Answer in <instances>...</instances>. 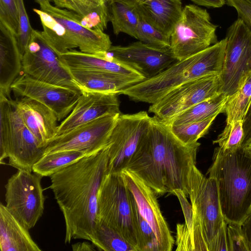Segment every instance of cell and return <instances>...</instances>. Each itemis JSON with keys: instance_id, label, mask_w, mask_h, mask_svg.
<instances>
[{"instance_id": "cell-22", "label": "cell", "mask_w": 251, "mask_h": 251, "mask_svg": "<svg viewBox=\"0 0 251 251\" xmlns=\"http://www.w3.org/2000/svg\"><path fill=\"white\" fill-rule=\"evenodd\" d=\"M67 68L82 92L119 95L122 90L141 81L135 78L113 73Z\"/></svg>"}, {"instance_id": "cell-20", "label": "cell", "mask_w": 251, "mask_h": 251, "mask_svg": "<svg viewBox=\"0 0 251 251\" xmlns=\"http://www.w3.org/2000/svg\"><path fill=\"white\" fill-rule=\"evenodd\" d=\"M14 101L23 121L45 148L56 135L59 125L57 115L44 104L31 98L18 97Z\"/></svg>"}, {"instance_id": "cell-23", "label": "cell", "mask_w": 251, "mask_h": 251, "mask_svg": "<svg viewBox=\"0 0 251 251\" xmlns=\"http://www.w3.org/2000/svg\"><path fill=\"white\" fill-rule=\"evenodd\" d=\"M59 57L63 64L70 68L110 72L141 81L146 80L137 71L102 53L90 54L72 49L59 54Z\"/></svg>"}, {"instance_id": "cell-24", "label": "cell", "mask_w": 251, "mask_h": 251, "mask_svg": "<svg viewBox=\"0 0 251 251\" xmlns=\"http://www.w3.org/2000/svg\"><path fill=\"white\" fill-rule=\"evenodd\" d=\"M140 14L150 24L170 37L183 10L181 0H135Z\"/></svg>"}, {"instance_id": "cell-10", "label": "cell", "mask_w": 251, "mask_h": 251, "mask_svg": "<svg viewBox=\"0 0 251 251\" xmlns=\"http://www.w3.org/2000/svg\"><path fill=\"white\" fill-rule=\"evenodd\" d=\"M151 123V117L146 111L118 116L106 146L108 173H121L126 169Z\"/></svg>"}, {"instance_id": "cell-1", "label": "cell", "mask_w": 251, "mask_h": 251, "mask_svg": "<svg viewBox=\"0 0 251 251\" xmlns=\"http://www.w3.org/2000/svg\"><path fill=\"white\" fill-rule=\"evenodd\" d=\"M108 161L106 147L50 176V188L64 218L65 244L82 239L94 244L98 193L108 173Z\"/></svg>"}, {"instance_id": "cell-37", "label": "cell", "mask_w": 251, "mask_h": 251, "mask_svg": "<svg viewBox=\"0 0 251 251\" xmlns=\"http://www.w3.org/2000/svg\"><path fill=\"white\" fill-rule=\"evenodd\" d=\"M135 212L141 237V251H159L155 234L149 224L140 214L137 203Z\"/></svg>"}, {"instance_id": "cell-31", "label": "cell", "mask_w": 251, "mask_h": 251, "mask_svg": "<svg viewBox=\"0 0 251 251\" xmlns=\"http://www.w3.org/2000/svg\"><path fill=\"white\" fill-rule=\"evenodd\" d=\"M86 155H88L78 151L49 153L43 155L35 163L32 171L42 177L50 176Z\"/></svg>"}, {"instance_id": "cell-41", "label": "cell", "mask_w": 251, "mask_h": 251, "mask_svg": "<svg viewBox=\"0 0 251 251\" xmlns=\"http://www.w3.org/2000/svg\"><path fill=\"white\" fill-rule=\"evenodd\" d=\"M226 2L236 10L238 18L251 30V0H226Z\"/></svg>"}, {"instance_id": "cell-42", "label": "cell", "mask_w": 251, "mask_h": 251, "mask_svg": "<svg viewBox=\"0 0 251 251\" xmlns=\"http://www.w3.org/2000/svg\"><path fill=\"white\" fill-rule=\"evenodd\" d=\"M244 138L242 147L251 139V102L243 121Z\"/></svg>"}, {"instance_id": "cell-32", "label": "cell", "mask_w": 251, "mask_h": 251, "mask_svg": "<svg viewBox=\"0 0 251 251\" xmlns=\"http://www.w3.org/2000/svg\"><path fill=\"white\" fill-rule=\"evenodd\" d=\"M94 246L104 251H136L135 249L114 228L98 220Z\"/></svg>"}, {"instance_id": "cell-35", "label": "cell", "mask_w": 251, "mask_h": 251, "mask_svg": "<svg viewBox=\"0 0 251 251\" xmlns=\"http://www.w3.org/2000/svg\"><path fill=\"white\" fill-rule=\"evenodd\" d=\"M136 36L139 41L148 44L161 47L170 46V37L148 22L140 13Z\"/></svg>"}, {"instance_id": "cell-46", "label": "cell", "mask_w": 251, "mask_h": 251, "mask_svg": "<svg viewBox=\"0 0 251 251\" xmlns=\"http://www.w3.org/2000/svg\"><path fill=\"white\" fill-rule=\"evenodd\" d=\"M56 7L63 8L66 7V0H51Z\"/></svg>"}, {"instance_id": "cell-38", "label": "cell", "mask_w": 251, "mask_h": 251, "mask_svg": "<svg viewBox=\"0 0 251 251\" xmlns=\"http://www.w3.org/2000/svg\"><path fill=\"white\" fill-rule=\"evenodd\" d=\"M0 21L4 22L17 35L19 25L17 0H0Z\"/></svg>"}, {"instance_id": "cell-50", "label": "cell", "mask_w": 251, "mask_h": 251, "mask_svg": "<svg viewBox=\"0 0 251 251\" xmlns=\"http://www.w3.org/2000/svg\"><path fill=\"white\" fill-rule=\"evenodd\" d=\"M110 0H106V1L107 2V1H110Z\"/></svg>"}, {"instance_id": "cell-48", "label": "cell", "mask_w": 251, "mask_h": 251, "mask_svg": "<svg viewBox=\"0 0 251 251\" xmlns=\"http://www.w3.org/2000/svg\"><path fill=\"white\" fill-rule=\"evenodd\" d=\"M242 147L248 150L251 153V139L244 144Z\"/></svg>"}, {"instance_id": "cell-25", "label": "cell", "mask_w": 251, "mask_h": 251, "mask_svg": "<svg viewBox=\"0 0 251 251\" xmlns=\"http://www.w3.org/2000/svg\"><path fill=\"white\" fill-rule=\"evenodd\" d=\"M0 247L1 251H41L25 227L0 204Z\"/></svg>"}, {"instance_id": "cell-14", "label": "cell", "mask_w": 251, "mask_h": 251, "mask_svg": "<svg viewBox=\"0 0 251 251\" xmlns=\"http://www.w3.org/2000/svg\"><path fill=\"white\" fill-rule=\"evenodd\" d=\"M119 114H108L53 137L44 154L78 151L90 155L106 148Z\"/></svg>"}, {"instance_id": "cell-29", "label": "cell", "mask_w": 251, "mask_h": 251, "mask_svg": "<svg viewBox=\"0 0 251 251\" xmlns=\"http://www.w3.org/2000/svg\"><path fill=\"white\" fill-rule=\"evenodd\" d=\"M228 97L223 93L199 102L165 122L178 125L202 121L223 112Z\"/></svg>"}, {"instance_id": "cell-9", "label": "cell", "mask_w": 251, "mask_h": 251, "mask_svg": "<svg viewBox=\"0 0 251 251\" xmlns=\"http://www.w3.org/2000/svg\"><path fill=\"white\" fill-rule=\"evenodd\" d=\"M42 177L34 173L18 170L5 185L6 209L28 230L36 225L44 213L46 198Z\"/></svg>"}, {"instance_id": "cell-36", "label": "cell", "mask_w": 251, "mask_h": 251, "mask_svg": "<svg viewBox=\"0 0 251 251\" xmlns=\"http://www.w3.org/2000/svg\"><path fill=\"white\" fill-rule=\"evenodd\" d=\"M19 11V25L16 35L18 45L23 56L31 38L33 28L25 6L24 0H17Z\"/></svg>"}, {"instance_id": "cell-18", "label": "cell", "mask_w": 251, "mask_h": 251, "mask_svg": "<svg viewBox=\"0 0 251 251\" xmlns=\"http://www.w3.org/2000/svg\"><path fill=\"white\" fill-rule=\"evenodd\" d=\"M39 5L41 10L53 17L66 29L80 51L98 54L107 51L111 47L108 35L84 26L80 23V17L76 13L54 6L50 1Z\"/></svg>"}, {"instance_id": "cell-45", "label": "cell", "mask_w": 251, "mask_h": 251, "mask_svg": "<svg viewBox=\"0 0 251 251\" xmlns=\"http://www.w3.org/2000/svg\"><path fill=\"white\" fill-rule=\"evenodd\" d=\"M72 249L75 251H95L96 247L93 243L86 242H79L72 245Z\"/></svg>"}, {"instance_id": "cell-40", "label": "cell", "mask_w": 251, "mask_h": 251, "mask_svg": "<svg viewBox=\"0 0 251 251\" xmlns=\"http://www.w3.org/2000/svg\"><path fill=\"white\" fill-rule=\"evenodd\" d=\"M227 229L230 251H250L241 225L228 224Z\"/></svg>"}, {"instance_id": "cell-15", "label": "cell", "mask_w": 251, "mask_h": 251, "mask_svg": "<svg viewBox=\"0 0 251 251\" xmlns=\"http://www.w3.org/2000/svg\"><path fill=\"white\" fill-rule=\"evenodd\" d=\"M18 97H27L44 104L62 121L71 113L82 92L34 79L23 72L11 86Z\"/></svg>"}, {"instance_id": "cell-34", "label": "cell", "mask_w": 251, "mask_h": 251, "mask_svg": "<svg viewBox=\"0 0 251 251\" xmlns=\"http://www.w3.org/2000/svg\"><path fill=\"white\" fill-rule=\"evenodd\" d=\"M244 138L243 121H237L232 124H226L213 144H218L224 151H233L242 147Z\"/></svg>"}, {"instance_id": "cell-4", "label": "cell", "mask_w": 251, "mask_h": 251, "mask_svg": "<svg viewBox=\"0 0 251 251\" xmlns=\"http://www.w3.org/2000/svg\"><path fill=\"white\" fill-rule=\"evenodd\" d=\"M226 39L181 60L150 79L135 84L120 94L131 100L153 104L176 87L192 79L218 74L222 70Z\"/></svg>"}, {"instance_id": "cell-39", "label": "cell", "mask_w": 251, "mask_h": 251, "mask_svg": "<svg viewBox=\"0 0 251 251\" xmlns=\"http://www.w3.org/2000/svg\"><path fill=\"white\" fill-rule=\"evenodd\" d=\"M178 198L181 205L185 219V225L187 228L189 238L190 251H192V240L194 226L193 211L191 204L187 200V196L180 190H176L174 192Z\"/></svg>"}, {"instance_id": "cell-33", "label": "cell", "mask_w": 251, "mask_h": 251, "mask_svg": "<svg viewBox=\"0 0 251 251\" xmlns=\"http://www.w3.org/2000/svg\"><path fill=\"white\" fill-rule=\"evenodd\" d=\"M217 116L191 123L178 125H168L172 133L182 143L189 145L198 142L206 135ZM167 124V123H166Z\"/></svg>"}, {"instance_id": "cell-47", "label": "cell", "mask_w": 251, "mask_h": 251, "mask_svg": "<svg viewBox=\"0 0 251 251\" xmlns=\"http://www.w3.org/2000/svg\"><path fill=\"white\" fill-rule=\"evenodd\" d=\"M96 5H100L107 3L106 0H84Z\"/></svg>"}, {"instance_id": "cell-16", "label": "cell", "mask_w": 251, "mask_h": 251, "mask_svg": "<svg viewBox=\"0 0 251 251\" xmlns=\"http://www.w3.org/2000/svg\"><path fill=\"white\" fill-rule=\"evenodd\" d=\"M105 56L133 69L146 79L159 74L177 61L170 48L137 41L127 46H111Z\"/></svg>"}, {"instance_id": "cell-26", "label": "cell", "mask_w": 251, "mask_h": 251, "mask_svg": "<svg viewBox=\"0 0 251 251\" xmlns=\"http://www.w3.org/2000/svg\"><path fill=\"white\" fill-rule=\"evenodd\" d=\"M107 4L114 33H125L136 39L139 13L135 0H111Z\"/></svg>"}, {"instance_id": "cell-7", "label": "cell", "mask_w": 251, "mask_h": 251, "mask_svg": "<svg viewBox=\"0 0 251 251\" xmlns=\"http://www.w3.org/2000/svg\"><path fill=\"white\" fill-rule=\"evenodd\" d=\"M135 198L121 173H107L98 198V220L116 229L136 250L141 251V237L136 222Z\"/></svg>"}, {"instance_id": "cell-43", "label": "cell", "mask_w": 251, "mask_h": 251, "mask_svg": "<svg viewBox=\"0 0 251 251\" xmlns=\"http://www.w3.org/2000/svg\"><path fill=\"white\" fill-rule=\"evenodd\" d=\"M241 227L250 251H251V212L243 222Z\"/></svg>"}, {"instance_id": "cell-30", "label": "cell", "mask_w": 251, "mask_h": 251, "mask_svg": "<svg viewBox=\"0 0 251 251\" xmlns=\"http://www.w3.org/2000/svg\"><path fill=\"white\" fill-rule=\"evenodd\" d=\"M251 102V73L245 78L238 90L228 97L223 112L226 124L243 121Z\"/></svg>"}, {"instance_id": "cell-8", "label": "cell", "mask_w": 251, "mask_h": 251, "mask_svg": "<svg viewBox=\"0 0 251 251\" xmlns=\"http://www.w3.org/2000/svg\"><path fill=\"white\" fill-rule=\"evenodd\" d=\"M217 28L206 9L185 5L170 36V49L175 57L182 60L217 43Z\"/></svg>"}, {"instance_id": "cell-13", "label": "cell", "mask_w": 251, "mask_h": 251, "mask_svg": "<svg viewBox=\"0 0 251 251\" xmlns=\"http://www.w3.org/2000/svg\"><path fill=\"white\" fill-rule=\"evenodd\" d=\"M220 75H211L188 81L172 90L149 107V112L164 122L193 105L220 93Z\"/></svg>"}, {"instance_id": "cell-6", "label": "cell", "mask_w": 251, "mask_h": 251, "mask_svg": "<svg viewBox=\"0 0 251 251\" xmlns=\"http://www.w3.org/2000/svg\"><path fill=\"white\" fill-rule=\"evenodd\" d=\"M42 147L19 115L14 100L0 94V163L31 172L43 155Z\"/></svg>"}, {"instance_id": "cell-5", "label": "cell", "mask_w": 251, "mask_h": 251, "mask_svg": "<svg viewBox=\"0 0 251 251\" xmlns=\"http://www.w3.org/2000/svg\"><path fill=\"white\" fill-rule=\"evenodd\" d=\"M188 196L194 226L193 245L196 251H215L217 242L227 228L221 208L216 180L205 176L196 165L188 177Z\"/></svg>"}, {"instance_id": "cell-44", "label": "cell", "mask_w": 251, "mask_h": 251, "mask_svg": "<svg viewBox=\"0 0 251 251\" xmlns=\"http://www.w3.org/2000/svg\"><path fill=\"white\" fill-rule=\"evenodd\" d=\"M194 3L207 7L219 8L226 3L225 0H190Z\"/></svg>"}, {"instance_id": "cell-12", "label": "cell", "mask_w": 251, "mask_h": 251, "mask_svg": "<svg viewBox=\"0 0 251 251\" xmlns=\"http://www.w3.org/2000/svg\"><path fill=\"white\" fill-rule=\"evenodd\" d=\"M22 72L38 80L82 92L59 55L49 46L41 32L34 29L22 56Z\"/></svg>"}, {"instance_id": "cell-17", "label": "cell", "mask_w": 251, "mask_h": 251, "mask_svg": "<svg viewBox=\"0 0 251 251\" xmlns=\"http://www.w3.org/2000/svg\"><path fill=\"white\" fill-rule=\"evenodd\" d=\"M124 180L133 194L139 212L153 229L159 251H171L174 239L160 210L154 191L131 172H121Z\"/></svg>"}, {"instance_id": "cell-11", "label": "cell", "mask_w": 251, "mask_h": 251, "mask_svg": "<svg viewBox=\"0 0 251 251\" xmlns=\"http://www.w3.org/2000/svg\"><path fill=\"white\" fill-rule=\"evenodd\" d=\"M220 78L221 91L232 95L251 73V30L241 19L228 27Z\"/></svg>"}, {"instance_id": "cell-28", "label": "cell", "mask_w": 251, "mask_h": 251, "mask_svg": "<svg viewBox=\"0 0 251 251\" xmlns=\"http://www.w3.org/2000/svg\"><path fill=\"white\" fill-rule=\"evenodd\" d=\"M67 9L80 17L82 25L91 29L104 31L109 21L107 3L96 5L84 0H66Z\"/></svg>"}, {"instance_id": "cell-27", "label": "cell", "mask_w": 251, "mask_h": 251, "mask_svg": "<svg viewBox=\"0 0 251 251\" xmlns=\"http://www.w3.org/2000/svg\"><path fill=\"white\" fill-rule=\"evenodd\" d=\"M39 16L43 30L42 35L49 46L58 55L77 48L66 29L53 17L41 9H33Z\"/></svg>"}, {"instance_id": "cell-3", "label": "cell", "mask_w": 251, "mask_h": 251, "mask_svg": "<svg viewBox=\"0 0 251 251\" xmlns=\"http://www.w3.org/2000/svg\"><path fill=\"white\" fill-rule=\"evenodd\" d=\"M207 174L217 182L225 221L241 225L251 212V153L242 147L233 151L217 147Z\"/></svg>"}, {"instance_id": "cell-2", "label": "cell", "mask_w": 251, "mask_h": 251, "mask_svg": "<svg viewBox=\"0 0 251 251\" xmlns=\"http://www.w3.org/2000/svg\"><path fill=\"white\" fill-rule=\"evenodd\" d=\"M198 142L186 145L171 132L167 124L151 117L148 133L125 170L140 178L156 195L174 194L180 190L188 196V177L196 165Z\"/></svg>"}, {"instance_id": "cell-49", "label": "cell", "mask_w": 251, "mask_h": 251, "mask_svg": "<svg viewBox=\"0 0 251 251\" xmlns=\"http://www.w3.org/2000/svg\"><path fill=\"white\" fill-rule=\"evenodd\" d=\"M34 0L35 1H36L37 3H38L39 4L41 3H43V2L51 1V0Z\"/></svg>"}, {"instance_id": "cell-19", "label": "cell", "mask_w": 251, "mask_h": 251, "mask_svg": "<svg viewBox=\"0 0 251 251\" xmlns=\"http://www.w3.org/2000/svg\"><path fill=\"white\" fill-rule=\"evenodd\" d=\"M118 95L83 91L72 111L59 124L55 136L105 115L121 114Z\"/></svg>"}, {"instance_id": "cell-21", "label": "cell", "mask_w": 251, "mask_h": 251, "mask_svg": "<svg viewBox=\"0 0 251 251\" xmlns=\"http://www.w3.org/2000/svg\"><path fill=\"white\" fill-rule=\"evenodd\" d=\"M22 71V55L16 34L0 21V94L10 97L11 86Z\"/></svg>"}]
</instances>
